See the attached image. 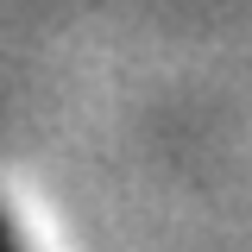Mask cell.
I'll return each instance as SVG.
<instances>
[{"label": "cell", "mask_w": 252, "mask_h": 252, "mask_svg": "<svg viewBox=\"0 0 252 252\" xmlns=\"http://www.w3.org/2000/svg\"><path fill=\"white\" fill-rule=\"evenodd\" d=\"M0 252H19V240H13V227L0 220Z\"/></svg>", "instance_id": "1"}]
</instances>
